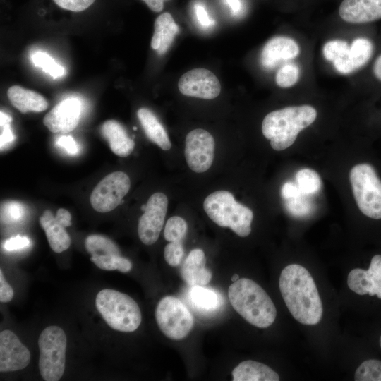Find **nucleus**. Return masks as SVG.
<instances>
[{"mask_svg":"<svg viewBox=\"0 0 381 381\" xmlns=\"http://www.w3.org/2000/svg\"><path fill=\"white\" fill-rule=\"evenodd\" d=\"M284 303L295 320L305 325H315L322 319L323 308L315 281L302 265L285 267L279 280Z\"/></svg>","mask_w":381,"mask_h":381,"instance_id":"f257e3e1","label":"nucleus"},{"mask_svg":"<svg viewBox=\"0 0 381 381\" xmlns=\"http://www.w3.org/2000/svg\"><path fill=\"white\" fill-rule=\"evenodd\" d=\"M228 296L234 309L253 326L267 328L274 322L277 310L273 301L253 280L240 278L234 282L229 287Z\"/></svg>","mask_w":381,"mask_h":381,"instance_id":"f03ea898","label":"nucleus"},{"mask_svg":"<svg viewBox=\"0 0 381 381\" xmlns=\"http://www.w3.org/2000/svg\"><path fill=\"white\" fill-rule=\"evenodd\" d=\"M316 118L317 111L310 105L287 107L267 114L262 123V132L274 150H284L292 145L298 134Z\"/></svg>","mask_w":381,"mask_h":381,"instance_id":"7ed1b4c3","label":"nucleus"},{"mask_svg":"<svg viewBox=\"0 0 381 381\" xmlns=\"http://www.w3.org/2000/svg\"><path fill=\"white\" fill-rule=\"evenodd\" d=\"M205 212L216 224L230 228L241 237L251 232L253 212L238 202L227 190H217L207 195L203 202Z\"/></svg>","mask_w":381,"mask_h":381,"instance_id":"20e7f679","label":"nucleus"},{"mask_svg":"<svg viewBox=\"0 0 381 381\" xmlns=\"http://www.w3.org/2000/svg\"><path fill=\"white\" fill-rule=\"evenodd\" d=\"M95 305L98 312L112 329L131 332L138 329L142 315L138 303L128 295L105 289L97 295Z\"/></svg>","mask_w":381,"mask_h":381,"instance_id":"39448f33","label":"nucleus"},{"mask_svg":"<svg viewBox=\"0 0 381 381\" xmlns=\"http://www.w3.org/2000/svg\"><path fill=\"white\" fill-rule=\"evenodd\" d=\"M349 179L360 211L368 218L381 219V179L374 167L358 164L351 169Z\"/></svg>","mask_w":381,"mask_h":381,"instance_id":"423d86ee","label":"nucleus"},{"mask_svg":"<svg viewBox=\"0 0 381 381\" xmlns=\"http://www.w3.org/2000/svg\"><path fill=\"white\" fill-rule=\"evenodd\" d=\"M66 336L58 326L46 327L38 339L39 370L45 381H58L64 375L66 363Z\"/></svg>","mask_w":381,"mask_h":381,"instance_id":"0eeeda50","label":"nucleus"},{"mask_svg":"<svg viewBox=\"0 0 381 381\" xmlns=\"http://www.w3.org/2000/svg\"><path fill=\"white\" fill-rule=\"evenodd\" d=\"M155 318L162 333L174 340L184 339L194 325L190 310L180 299L172 296H164L159 301Z\"/></svg>","mask_w":381,"mask_h":381,"instance_id":"6e6552de","label":"nucleus"},{"mask_svg":"<svg viewBox=\"0 0 381 381\" xmlns=\"http://www.w3.org/2000/svg\"><path fill=\"white\" fill-rule=\"evenodd\" d=\"M130 187L131 181L126 173L115 171L109 174L92 191L90 204L97 212H110L121 202Z\"/></svg>","mask_w":381,"mask_h":381,"instance_id":"1a4fd4ad","label":"nucleus"},{"mask_svg":"<svg viewBox=\"0 0 381 381\" xmlns=\"http://www.w3.org/2000/svg\"><path fill=\"white\" fill-rule=\"evenodd\" d=\"M214 138L207 131L197 128L189 132L184 150L188 167L196 173L207 171L214 160Z\"/></svg>","mask_w":381,"mask_h":381,"instance_id":"9d476101","label":"nucleus"},{"mask_svg":"<svg viewBox=\"0 0 381 381\" xmlns=\"http://www.w3.org/2000/svg\"><path fill=\"white\" fill-rule=\"evenodd\" d=\"M167 207L168 199L165 194L157 192L149 198L138 225V236L144 244L152 245L157 241L163 227Z\"/></svg>","mask_w":381,"mask_h":381,"instance_id":"9b49d317","label":"nucleus"},{"mask_svg":"<svg viewBox=\"0 0 381 381\" xmlns=\"http://www.w3.org/2000/svg\"><path fill=\"white\" fill-rule=\"evenodd\" d=\"M178 87L183 95L205 99L217 97L221 91L217 76L205 68H195L184 73L179 80Z\"/></svg>","mask_w":381,"mask_h":381,"instance_id":"f8f14e48","label":"nucleus"},{"mask_svg":"<svg viewBox=\"0 0 381 381\" xmlns=\"http://www.w3.org/2000/svg\"><path fill=\"white\" fill-rule=\"evenodd\" d=\"M81 103L77 98H67L58 103L44 117L43 123L52 133H68L78 125Z\"/></svg>","mask_w":381,"mask_h":381,"instance_id":"ddd939ff","label":"nucleus"},{"mask_svg":"<svg viewBox=\"0 0 381 381\" xmlns=\"http://www.w3.org/2000/svg\"><path fill=\"white\" fill-rule=\"evenodd\" d=\"M30 361V353L18 337L6 329L0 333V371L2 373L22 370Z\"/></svg>","mask_w":381,"mask_h":381,"instance_id":"4468645a","label":"nucleus"},{"mask_svg":"<svg viewBox=\"0 0 381 381\" xmlns=\"http://www.w3.org/2000/svg\"><path fill=\"white\" fill-rule=\"evenodd\" d=\"M373 44L366 37H358L337 59L332 61L335 69L341 74L351 73L370 59L373 53Z\"/></svg>","mask_w":381,"mask_h":381,"instance_id":"2eb2a0df","label":"nucleus"},{"mask_svg":"<svg viewBox=\"0 0 381 381\" xmlns=\"http://www.w3.org/2000/svg\"><path fill=\"white\" fill-rule=\"evenodd\" d=\"M341 18L362 24L381 19V0H343L339 8Z\"/></svg>","mask_w":381,"mask_h":381,"instance_id":"dca6fc26","label":"nucleus"},{"mask_svg":"<svg viewBox=\"0 0 381 381\" xmlns=\"http://www.w3.org/2000/svg\"><path fill=\"white\" fill-rule=\"evenodd\" d=\"M299 52V46L292 38L274 37L265 44L261 53V64L264 68L272 69L280 62L296 58Z\"/></svg>","mask_w":381,"mask_h":381,"instance_id":"f3484780","label":"nucleus"},{"mask_svg":"<svg viewBox=\"0 0 381 381\" xmlns=\"http://www.w3.org/2000/svg\"><path fill=\"white\" fill-rule=\"evenodd\" d=\"M206 258L204 251L200 248L192 250L181 268L182 279L189 286H205L212 279V272L205 267Z\"/></svg>","mask_w":381,"mask_h":381,"instance_id":"a211bd4d","label":"nucleus"},{"mask_svg":"<svg viewBox=\"0 0 381 381\" xmlns=\"http://www.w3.org/2000/svg\"><path fill=\"white\" fill-rule=\"evenodd\" d=\"M100 132L115 155L126 157L133 152L135 143L128 137L126 129L117 121H106L101 126Z\"/></svg>","mask_w":381,"mask_h":381,"instance_id":"6ab92c4d","label":"nucleus"},{"mask_svg":"<svg viewBox=\"0 0 381 381\" xmlns=\"http://www.w3.org/2000/svg\"><path fill=\"white\" fill-rule=\"evenodd\" d=\"M40 224L54 252L60 253L69 248L71 241L65 229L66 227L59 222L50 210L44 211L40 217Z\"/></svg>","mask_w":381,"mask_h":381,"instance_id":"aec40b11","label":"nucleus"},{"mask_svg":"<svg viewBox=\"0 0 381 381\" xmlns=\"http://www.w3.org/2000/svg\"><path fill=\"white\" fill-rule=\"evenodd\" d=\"M7 96L11 104L21 113L41 112L48 107L47 101L41 95L18 85L10 87Z\"/></svg>","mask_w":381,"mask_h":381,"instance_id":"412c9836","label":"nucleus"},{"mask_svg":"<svg viewBox=\"0 0 381 381\" xmlns=\"http://www.w3.org/2000/svg\"><path fill=\"white\" fill-rule=\"evenodd\" d=\"M179 28L169 13L159 15L155 21V31L151 40L152 48L162 55L171 45Z\"/></svg>","mask_w":381,"mask_h":381,"instance_id":"4be33fe9","label":"nucleus"},{"mask_svg":"<svg viewBox=\"0 0 381 381\" xmlns=\"http://www.w3.org/2000/svg\"><path fill=\"white\" fill-rule=\"evenodd\" d=\"M234 381H278L279 375L270 367L255 361L240 363L232 370Z\"/></svg>","mask_w":381,"mask_h":381,"instance_id":"5701e85b","label":"nucleus"},{"mask_svg":"<svg viewBox=\"0 0 381 381\" xmlns=\"http://www.w3.org/2000/svg\"><path fill=\"white\" fill-rule=\"evenodd\" d=\"M137 116L149 140L163 150H170L171 143L167 133L154 113L143 107L138 110Z\"/></svg>","mask_w":381,"mask_h":381,"instance_id":"b1692460","label":"nucleus"},{"mask_svg":"<svg viewBox=\"0 0 381 381\" xmlns=\"http://www.w3.org/2000/svg\"><path fill=\"white\" fill-rule=\"evenodd\" d=\"M188 296L193 308L202 313L216 312L222 304V298L217 291L203 286H190Z\"/></svg>","mask_w":381,"mask_h":381,"instance_id":"393cba45","label":"nucleus"},{"mask_svg":"<svg viewBox=\"0 0 381 381\" xmlns=\"http://www.w3.org/2000/svg\"><path fill=\"white\" fill-rule=\"evenodd\" d=\"M85 248L91 255H120L121 251L116 244L107 236L92 234L85 239Z\"/></svg>","mask_w":381,"mask_h":381,"instance_id":"a878e982","label":"nucleus"},{"mask_svg":"<svg viewBox=\"0 0 381 381\" xmlns=\"http://www.w3.org/2000/svg\"><path fill=\"white\" fill-rule=\"evenodd\" d=\"M296 183L303 195H310L318 193L322 187L319 174L311 169H301L296 174Z\"/></svg>","mask_w":381,"mask_h":381,"instance_id":"bb28decb","label":"nucleus"},{"mask_svg":"<svg viewBox=\"0 0 381 381\" xmlns=\"http://www.w3.org/2000/svg\"><path fill=\"white\" fill-rule=\"evenodd\" d=\"M90 260L99 268L104 270H119L128 272L132 268L131 262L120 255H91Z\"/></svg>","mask_w":381,"mask_h":381,"instance_id":"cd10ccee","label":"nucleus"},{"mask_svg":"<svg viewBox=\"0 0 381 381\" xmlns=\"http://www.w3.org/2000/svg\"><path fill=\"white\" fill-rule=\"evenodd\" d=\"M356 381H381V360L369 358L363 361L354 374Z\"/></svg>","mask_w":381,"mask_h":381,"instance_id":"c85d7f7f","label":"nucleus"},{"mask_svg":"<svg viewBox=\"0 0 381 381\" xmlns=\"http://www.w3.org/2000/svg\"><path fill=\"white\" fill-rule=\"evenodd\" d=\"M31 60L35 66L41 68L53 78L63 76L66 71L63 66L59 65L49 54L37 52L31 55Z\"/></svg>","mask_w":381,"mask_h":381,"instance_id":"c756f323","label":"nucleus"},{"mask_svg":"<svg viewBox=\"0 0 381 381\" xmlns=\"http://www.w3.org/2000/svg\"><path fill=\"white\" fill-rule=\"evenodd\" d=\"M188 230V225L184 219L179 216L170 217L165 225L164 238L169 242L183 241Z\"/></svg>","mask_w":381,"mask_h":381,"instance_id":"7c9ffc66","label":"nucleus"},{"mask_svg":"<svg viewBox=\"0 0 381 381\" xmlns=\"http://www.w3.org/2000/svg\"><path fill=\"white\" fill-rule=\"evenodd\" d=\"M300 68L295 63H287L277 71L275 81L282 88H288L294 85L298 80Z\"/></svg>","mask_w":381,"mask_h":381,"instance_id":"2f4dec72","label":"nucleus"},{"mask_svg":"<svg viewBox=\"0 0 381 381\" xmlns=\"http://www.w3.org/2000/svg\"><path fill=\"white\" fill-rule=\"evenodd\" d=\"M308 195L301 196L286 200L285 207L289 214L295 217H306L314 211L313 202L307 198Z\"/></svg>","mask_w":381,"mask_h":381,"instance_id":"473e14b6","label":"nucleus"},{"mask_svg":"<svg viewBox=\"0 0 381 381\" xmlns=\"http://www.w3.org/2000/svg\"><path fill=\"white\" fill-rule=\"evenodd\" d=\"M25 214V207L20 202L9 201L4 203L1 209V219L4 223L20 221Z\"/></svg>","mask_w":381,"mask_h":381,"instance_id":"72a5a7b5","label":"nucleus"},{"mask_svg":"<svg viewBox=\"0 0 381 381\" xmlns=\"http://www.w3.org/2000/svg\"><path fill=\"white\" fill-rule=\"evenodd\" d=\"M184 255L182 241L169 242L164 248V256L166 262L172 267L179 266Z\"/></svg>","mask_w":381,"mask_h":381,"instance_id":"f704fd0d","label":"nucleus"},{"mask_svg":"<svg viewBox=\"0 0 381 381\" xmlns=\"http://www.w3.org/2000/svg\"><path fill=\"white\" fill-rule=\"evenodd\" d=\"M349 44L341 40L328 41L322 48V54L325 59L333 61L349 48Z\"/></svg>","mask_w":381,"mask_h":381,"instance_id":"c9c22d12","label":"nucleus"},{"mask_svg":"<svg viewBox=\"0 0 381 381\" xmlns=\"http://www.w3.org/2000/svg\"><path fill=\"white\" fill-rule=\"evenodd\" d=\"M61 8L75 12L85 10L95 0H53Z\"/></svg>","mask_w":381,"mask_h":381,"instance_id":"e433bc0d","label":"nucleus"},{"mask_svg":"<svg viewBox=\"0 0 381 381\" xmlns=\"http://www.w3.org/2000/svg\"><path fill=\"white\" fill-rule=\"evenodd\" d=\"M30 244V241L28 237L17 236L6 240L4 243V248L8 251H13L26 248Z\"/></svg>","mask_w":381,"mask_h":381,"instance_id":"4c0bfd02","label":"nucleus"},{"mask_svg":"<svg viewBox=\"0 0 381 381\" xmlns=\"http://www.w3.org/2000/svg\"><path fill=\"white\" fill-rule=\"evenodd\" d=\"M281 195L284 199L289 200L303 195L300 190L297 183L288 181L284 183L281 188Z\"/></svg>","mask_w":381,"mask_h":381,"instance_id":"58836bf2","label":"nucleus"},{"mask_svg":"<svg viewBox=\"0 0 381 381\" xmlns=\"http://www.w3.org/2000/svg\"><path fill=\"white\" fill-rule=\"evenodd\" d=\"M13 297V290L6 281L3 272L0 270V301L2 303H7L11 301Z\"/></svg>","mask_w":381,"mask_h":381,"instance_id":"ea45409f","label":"nucleus"},{"mask_svg":"<svg viewBox=\"0 0 381 381\" xmlns=\"http://www.w3.org/2000/svg\"><path fill=\"white\" fill-rule=\"evenodd\" d=\"M56 144L64 148L70 155H75L78 151V145L71 135L61 136L58 139Z\"/></svg>","mask_w":381,"mask_h":381,"instance_id":"a19ab883","label":"nucleus"},{"mask_svg":"<svg viewBox=\"0 0 381 381\" xmlns=\"http://www.w3.org/2000/svg\"><path fill=\"white\" fill-rule=\"evenodd\" d=\"M1 150L7 144L11 143L14 140V135L12 133L9 123L1 126Z\"/></svg>","mask_w":381,"mask_h":381,"instance_id":"79ce46f5","label":"nucleus"},{"mask_svg":"<svg viewBox=\"0 0 381 381\" xmlns=\"http://www.w3.org/2000/svg\"><path fill=\"white\" fill-rule=\"evenodd\" d=\"M195 13L198 20L203 26H209L212 23L206 10L202 6L197 5L195 7Z\"/></svg>","mask_w":381,"mask_h":381,"instance_id":"37998d69","label":"nucleus"},{"mask_svg":"<svg viewBox=\"0 0 381 381\" xmlns=\"http://www.w3.org/2000/svg\"><path fill=\"white\" fill-rule=\"evenodd\" d=\"M56 219L62 224L65 227L71 225V213L64 208H60L57 210L56 214Z\"/></svg>","mask_w":381,"mask_h":381,"instance_id":"c03bdc74","label":"nucleus"},{"mask_svg":"<svg viewBox=\"0 0 381 381\" xmlns=\"http://www.w3.org/2000/svg\"><path fill=\"white\" fill-rule=\"evenodd\" d=\"M148 7L155 12H160L163 8L165 0H143Z\"/></svg>","mask_w":381,"mask_h":381,"instance_id":"a18cd8bd","label":"nucleus"},{"mask_svg":"<svg viewBox=\"0 0 381 381\" xmlns=\"http://www.w3.org/2000/svg\"><path fill=\"white\" fill-rule=\"evenodd\" d=\"M373 72L375 78L381 81V54L377 56L373 64Z\"/></svg>","mask_w":381,"mask_h":381,"instance_id":"49530a36","label":"nucleus"},{"mask_svg":"<svg viewBox=\"0 0 381 381\" xmlns=\"http://www.w3.org/2000/svg\"><path fill=\"white\" fill-rule=\"evenodd\" d=\"M233 12H238L241 9L240 0H226Z\"/></svg>","mask_w":381,"mask_h":381,"instance_id":"de8ad7c7","label":"nucleus"},{"mask_svg":"<svg viewBox=\"0 0 381 381\" xmlns=\"http://www.w3.org/2000/svg\"><path fill=\"white\" fill-rule=\"evenodd\" d=\"M0 115H1L0 116L1 126L6 124V123H10V122L12 120V118L9 115L6 114V113L3 112L2 111H1Z\"/></svg>","mask_w":381,"mask_h":381,"instance_id":"09e8293b","label":"nucleus"},{"mask_svg":"<svg viewBox=\"0 0 381 381\" xmlns=\"http://www.w3.org/2000/svg\"><path fill=\"white\" fill-rule=\"evenodd\" d=\"M240 278H239V276L238 274H234L231 278V281L234 282L237 281Z\"/></svg>","mask_w":381,"mask_h":381,"instance_id":"8fccbe9b","label":"nucleus"},{"mask_svg":"<svg viewBox=\"0 0 381 381\" xmlns=\"http://www.w3.org/2000/svg\"><path fill=\"white\" fill-rule=\"evenodd\" d=\"M378 344H379V346H380V349L381 350V334L378 338Z\"/></svg>","mask_w":381,"mask_h":381,"instance_id":"3c124183","label":"nucleus"}]
</instances>
